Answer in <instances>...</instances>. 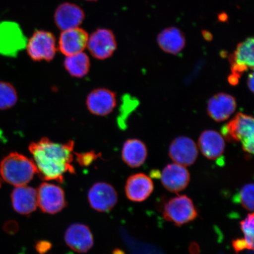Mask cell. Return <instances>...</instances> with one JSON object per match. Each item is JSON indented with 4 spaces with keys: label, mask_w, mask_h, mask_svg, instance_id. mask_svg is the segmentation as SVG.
<instances>
[{
    "label": "cell",
    "mask_w": 254,
    "mask_h": 254,
    "mask_svg": "<svg viewBox=\"0 0 254 254\" xmlns=\"http://www.w3.org/2000/svg\"><path fill=\"white\" fill-rule=\"evenodd\" d=\"M74 147L73 141L60 144L46 137L31 143L28 149L41 179L63 183L66 173L75 174Z\"/></svg>",
    "instance_id": "obj_1"
},
{
    "label": "cell",
    "mask_w": 254,
    "mask_h": 254,
    "mask_svg": "<svg viewBox=\"0 0 254 254\" xmlns=\"http://www.w3.org/2000/svg\"><path fill=\"white\" fill-rule=\"evenodd\" d=\"M37 174L33 160L18 152H11L0 163V177L15 187L26 186Z\"/></svg>",
    "instance_id": "obj_2"
},
{
    "label": "cell",
    "mask_w": 254,
    "mask_h": 254,
    "mask_svg": "<svg viewBox=\"0 0 254 254\" xmlns=\"http://www.w3.org/2000/svg\"><path fill=\"white\" fill-rule=\"evenodd\" d=\"M222 135L229 142H241L244 151L253 154L254 121L252 116L242 113L237 114L231 122L222 127Z\"/></svg>",
    "instance_id": "obj_3"
},
{
    "label": "cell",
    "mask_w": 254,
    "mask_h": 254,
    "mask_svg": "<svg viewBox=\"0 0 254 254\" xmlns=\"http://www.w3.org/2000/svg\"><path fill=\"white\" fill-rule=\"evenodd\" d=\"M163 217L176 226L189 223L198 217V211L192 199L186 195L171 198L164 205Z\"/></svg>",
    "instance_id": "obj_4"
},
{
    "label": "cell",
    "mask_w": 254,
    "mask_h": 254,
    "mask_svg": "<svg viewBox=\"0 0 254 254\" xmlns=\"http://www.w3.org/2000/svg\"><path fill=\"white\" fill-rule=\"evenodd\" d=\"M27 45V39L15 22L0 21V55L15 57Z\"/></svg>",
    "instance_id": "obj_5"
},
{
    "label": "cell",
    "mask_w": 254,
    "mask_h": 254,
    "mask_svg": "<svg viewBox=\"0 0 254 254\" xmlns=\"http://www.w3.org/2000/svg\"><path fill=\"white\" fill-rule=\"evenodd\" d=\"M26 47L28 55L33 61L50 62L55 58L57 52L56 37L49 31H35Z\"/></svg>",
    "instance_id": "obj_6"
},
{
    "label": "cell",
    "mask_w": 254,
    "mask_h": 254,
    "mask_svg": "<svg viewBox=\"0 0 254 254\" xmlns=\"http://www.w3.org/2000/svg\"><path fill=\"white\" fill-rule=\"evenodd\" d=\"M37 192V205L45 213L55 214L66 206L64 191L59 186L44 183L39 186Z\"/></svg>",
    "instance_id": "obj_7"
},
{
    "label": "cell",
    "mask_w": 254,
    "mask_h": 254,
    "mask_svg": "<svg viewBox=\"0 0 254 254\" xmlns=\"http://www.w3.org/2000/svg\"><path fill=\"white\" fill-rule=\"evenodd\" d=\"M87 47L94 58L100 60L109 59L117 49L116 37L109 29L98 28L88 37Z\"/></svg>",
    "instance_id": "obj_8"
},
{
    "label": "cell",
    "mask_w": 254,
    "mask_h": 254,
    "mask_svg": "<svg viewBox=\"0 0 254 254\" xmlns=\"http://www.w3.org/2000/svg\"><path fill=\"white\" fill-rule=\"evenodd\" d=\"M89 203L94 210L109 212L118 201V195L115 189L104 182L95 183L91 187L88 193Z\"/></svg>",
    "instance_id": "obj_9"
},
{
    "label": "cell",
    "mask_w": 254,
    "mask_h": 254,
    "mask_svg": "<svg viewBox=\"0 0 254 254\" xmlns=\"http://www.w3.org/2000/svg\"><path fill=\"white\" fill-rule=\"evenodd\" d=\"M198 154L195 142L187 136H179L171 143L169 156L174 163L185 167L192 166L197 159Z\"/></svg>",
    "instance_id": "obj_10"
},
{
    "label": "cell",
    "mask_w": 254,
    "mask_h": 254,
    "mask_svg": "<svg viewBox=\"0 0 254 254\" xmlns=\"http://www.w3.org/2000/svg\"><path fill=\"white\" fill-rule=\"evenodd\" d=\"M86 104L91 113L95 116H106L116 107V95L109 89H95L88 95Z\"/></svg>",
    "instance_id": "obj_11"
},
{
    "label": "cell",
    "mask_w": 254,
    "mask_h": 254,
    "mask_svg": "<svg viewBox=\"0 0 254 254\" xmlns=\"http://www.w3.org/2000/svg\"><path fill=\"white\" fill-rule=\"evenodd\" d=\"M64 239L66 245L74 252L85 253L94 245L93 234L87 225L73 224L66 229Z\"/></svg>",
    "instance_id": "obj_12"
},
{
    "label": "cell",
    "mask_w": 254,
    "mask_h": 254,
    "mask_svg": "<svg viewBox=\"0 0 254 254\" xmlns=\"http://www.w3.org/2000/svg\"><path fill=\"white\" fill-rule=\"evenodd\" d=\"M161 181L165 189L172 192L185 190L190 182V174L186 167L173 163L167 165L162 171Z\"/></svg>",
    "instance_id": "obj_13"
},
{
    "label": "cell",
    "mask_w": 254,
    "mask_h": 254,
    "mask_svg": "<svg viewBox=\"0 0 254 254\" xmlns=\"http://www.w3.org/2000/svg\"><path fill=\"white\" fill-rule=\"evenodd\" d=\"M56 26L62 31L77 28L84 20L85 13L78 5L64 2L57 8L54 15Z\"/></svg>",
    "instance_id": "obj_14"
},
{
    "label": "cell",
    "mask_w": 254,
    "mask_h": 254,
    "mask_svg": "<svg viewBox=\"0 0 254 254\" xmlns=\"http://www.w3.org/2000/svg\"><path fill=\"white\" fill-rule=\"evenodd\" d=\"M88 34L82 28H75L63 31L59 38V49L65 56L83 52L87 46Z\"/></svg>",
    "instance_id": "obj_15"
},
{
    "label": "cell",
    "mask_w": 254,
    "mask_h": 254,
    "mask_svg": "<svg viewBox=\"0 0 254 254\" xmlns=\"http://www.w3.org/2000/svg\"><path fill=\"white\" fill-rule=\"evenodd\" d=\"M237 109L236 98L230 94L220 93L209 100L207 112L215 122H222L229 119Z\"/></svg>",
    "instance_id": "obj_16"
},
{
    "label": "cell",
    "mask_w": 254,
    "mask_h": 254,
    "mask_svg": "<svg viewBox=\"0 0 254 254\" xmlns=\"http://www.w3.org/2000/svg\"><path fill=\"white\" fill-rule=\"evenodd\" d=\"M153 190V182L150 177L144 174L132 175L127 180L126 194L131 201L140 202L145 201L151 195Z\"/></svg>",
    "instance_id": "obj_17"
},
{
    "label": "cell",
    "mask_w": 254,
    "mask_h": 254,
    "mask_svg": "<svg viewBox=\"0 0 254 254\" xmlns=\"http://www.w3.org/2000/svg\"><path fill=\"white\" fill-rule=\"evenodd\" d=\"M11 204L15 211L21 215H29L37 206V190L26 186L15 187L11 195Z\"/></svg>",
    "instance_id": "obj_18"
},
{
    "label": "cell",
    "mask_w": 254,
    "mask_h": 254,
    "mask_svg": "<svg viewBox=\"0 0 254 254\" xmlns=\"http://www.w3.org/2000/svg\"><path fill=\"white\" fill-rule=\"evenodd\" d=\"M198 147L204 157L215 160L224 154L225 139L220 133L214 130H206L199 136Z\"/></svg>",
    "instance_id": "obj_19"
},
{
    "label": "cell",
    "mask_w": 254,
    "mask_h": 254,
    "mask_svg": "<svg viewBox=\"0 0 254 254\" xmlns=\"http://www.w3.org/2000/svg\"><path fill=\"white\" fill-rule=\"evenodd\" d=\"M157 42L164 52L177 55L185 47L186 38L179 28L169 27L158 34Z\"/></svg>",
    "instance_id": "obj_20"
},
{
    "label": "cell",
    "mask_w": 254,
    "mask_h": 254,
    "mask_svg": "<svg viewBox=\"0 0 254 254\" xmlns=\"http://www.w3.org/2000/svg\"><path fill=\"white\" fill-rule=\"evenodd\" d=\"M122 155L127 166L131 168L140 167L147 158V146L139 139H128L123 145Z\"/></svg>",
    "instance_id": "obj_21"
},
{
    "label": "cell",
    "mask_w": 254,
    "mask_h": 254,
    "mask_svg": "<svg viewBox=\"0 0 254 254\" xmlns=\"http://www.w3.org/2000/svg\"><path fill=\"white\" fill-rule=\"evenodd\" d=\"M254 38H248L247 40L238 44L237 49L232 54L228 60L230 65H240L245 66L253 70L254 66Z\"/></svg>",
    "instance_id": "obj_22"
},
{
    "label": "cell",
    "mask_w": 254,
    "mask_h": 254,
    "mask_svg": "<svg viewBox=\"0 0 254 254\" xmlns=\"http://www.w3.org/2000/svg\"><path fill=\"white\" fill-rule=\"evenodd\" d=\"M90 60L86 54L79 53L66 57L64 66L69 75L76 78L86 75L90 68Z\"/></svg>",
    "instance_id": "obj_23"
},
{
    "label": "cell",
    "mask_w": 254,
    "mask_h": 254,
    "mask_svg": "<svg viewBox=\"0 0 254 254\" xmlns=\"http://www.w3.org/2000/svg\"><path fill=\"white\" fill-rule=\"evenodd\" d=\"M17 100V93L13 85L7 82L0 81V110L11 109Z\"/></svg>",
    "instance_id": "obj_24"
},
{
    "label": "cell",
    "mask_w": 254,
    "mask_h": 254,
    "mask_svg": "<svg viewBox=\"0 0 254 254\" xmlns=\"http://www.w3.org/2000/svg\"><path fill=\"white\" fill-rule=\"evenodd\" d=\"M254 214H249L247 217L240 222L241 230L244 234V240L246 241L248 250L254 249Z\"/></svg>",
    "instance_id": "obj_25"
},
{
    "label": "cell",
    "mask_w": 254,
    "mask_h": 254,
    "mask_svg": "<svg viewBox=\"0 0 254 254\" xmlns=\"http://www.w3.org/2000/svg\"><path fill=\"white\" fill-rule=\"evenodd\" d=\"M241 204L247 210L254 211V184H248L241 189L239 193Z\"/></svg>",
    "instance_id": "obj_26"
},
{
    "label": "cell",
    "mask_w": 254,
    "mask_h": 254,
    "mask_svg": "<svg viewBox=\"0 0 254 254\" xmlns=\"http://www.w3.org/2000/svg\"><path fill=\"white\" fill-rule=\"evenodd\" d=\"M100 157L94 151L84 152V153H76V160L79 166L87 167L90 166L95 160Z\"/></svg>",
    "instance_id": "obj_27"
},
{
    "label": "cell",
    "mask_w": 254,
    "mask_h": 254,
    "mask_svg": "<svg viewBox=\"0 0 254 254\" xmlns=\"http://www.w3.org/2000/svg\"><path fill=\"white\" fill-rule=\"evenodd\" d=\"M35 249L39 254H47L52 250V244L46 240L39 241L35 245Z\"/></svg>",
    "instance_id": "obj_28"
},
{
    "label": "cell",
    "mask_w": 254,
    "mask_h": 254,
    "mask_svg": "<svg viewBox=\"0 0 254 254\" xmlns=\"http://www.w3.org/2000/svg\"><path fill=\"white\" fill-rule=\"evenodd\" d=\"M233 249L237 253L247 249V244L244 239H237L233 241Z\"/></svg>",
    "instance_id": "obj_29"
},
{
    "label": "cell",
    "mask_w": 254,
    "mask_h": 254,
    "mask_svg": "<svg viewBox=\"0 0 254 254\" xmlns=\"http://www.w3.org/2000/svg\"><path fill=\"white\" fill-rule=\"evenodd\" d=\"M247 85L249 86V88L251 91L253 93L254 92V72H252L251 74H249V77H248L247 79Z\"/></svg>",
    "instance_id": "obj_30"
},
{
    "label": "cell",
    "mask_w": 254,
    "mask_h": 254,
    "mask_svg": "<svg viewBox=\"0 0 254 254\" xmlns=\"http://www.w3.org/2000/svg\"><path fill=\"white\" fill-rule=\"evenodd\" d=\"M239 78L237 77V76L233 74H231L228 78V81L229 83L232 85H236L239 82Z\"/></svg>",
    "instance_id": "obj_31"
},
{
    "label": "cell",
    "mask_w": 254,
    "mask_h": 254,
    "mask_svg": "<svg viewBox=\"0 0 254 254\" xmlns=\"http://www.w3.org/2000/svg\"><path fill=\"white\" fill-rule=\"evenodd\" d=\"M202 36L206 41H211L212 39V35L208 31H202Z\"/></svg>",
    "instance_id": "obj_32"
},
{
    "label": "cell",
    "mask_w": 254,
    "mask_h": 254,
    "mask_svg": "<svg viewBox=\"0 0 254 254\" xmlns=\"http://www.w3.org/2000/svg\"><path fill=\"white\" fill-rule=\"evenodd\" d=\"M228 15L226 13H224V12H222V13L218 15V19L221 22H225L228 20Z\"/></svg>",
    "instance_id": "obj_33"
},
{
    "label": "cell",
    "mask_w": 254,
    "mask_h": 254,
    "mask_svg": "<svg viewBox=\"0 0 254 254\" xmlns=\"http://www.w3.org/2000/svg\"><path fill=\"white\" fill-rule=\"evenodd\" d=\"M87 1H97V0H87Z\"/></svg>",
    "instance_id": "obj_34"
},
{
    "label": "cell",
    "mask_w": 254,
    "mask_h": 254,
    "mask_svg": "<svg viewBox=\"0 0 254 254\" xmlns=\"http://www.w3.org/2000/svg\"><path fill=\"white\" fill-rule=\"evenodd\" d=\"M1 178L0 177V182H1Z\"/></svg>",
    "instance_id": "obj_35"
}]
</instances>
